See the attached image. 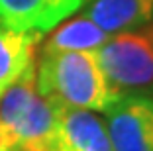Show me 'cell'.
Here are the masks:
<instances>
[{"label":"cell","mask_w":153,"mask_h":151,"mask_svg":"<svg viewBox=\"0 0 153 151\" xmlns=\"http://www.w3.org/2000/svg\"><path fill=\"white\" fill-rule=\"evenodd\" d=\"M37 92L59 106L106 112L120 94L108 85L94 51L41 53Z\"/></svg>","instance_id":"cell-1"},{"label":"cell","mask_w":153,"mask_h":151,"mask_svg":"<svg viewBox=\"0 0 153 151\" xmlns=\"http://www.w3.org/2000/svg\"><path fill=\"white\" fill-rule=\"evenodd\" d=\"M0 122L12 151H53L57 104L37 92L36 61L0 96Z\"/></svg>","instance_id":"cell-2"},{"label":"cell","mask_w":153,"mask_h":151,"mask_svg":"<svg viewBox=\"0 0 153 151\" xmlns=\"http://www.w3.org/2000/svg\"><path fill=\"white\" fill-rule=\"evenodd\" d=\"M94 53L108 85L120 96L153 85V28L112 33Z\"/></svg>","instance_id":"cell-3"},{"label":"cell","mask_w":153,"mask_h":151,"mask_svg":"<svg viewBox=\"0 0 153 151\" xmlns=\"http://www.w3.org/2000/svg\"><path fill=\"white\" fill-rule=\"evenodd\" d=\"M114 151H153V98L124 94L106 110Z\"/></svg>","instance_id":"cell-4"},{"label":"cell","mask_w":153,"mask_h":151,"mask_svg":"<svg viewBox=\"0 0 153 151\" xmlns=\"http://www.w3.org/2000/svg\"><path fill=\"white\" fill-rule=\"evenodd\" d=\"M53 151H114L106 122L85 108L57 104Z\"/></svg>","instance_id":"cell-5"},{"label":"cell","mask_w":153,"mask_h":151,"mask_svg":"<svg viewBox=\"0 0 153 151\" xmlns=\"http://www.w3.org/2000/svg\"><path fill=\"white\" fill-rule=\"evenodd\" d=\"M86 0H0V24L20 31H47Z\"/></svg>","instance_id":"cell-6"},{"label":"cell","mask_w":153,"mask_h":151,"mask_svg":"<svg viewBox=\"0 0 153 151\" xmlns=\"http://www.w3.org/2000/svg\"><path fill=\"white\" fill-rule=\"evenodd\" d=\"M85 14L112 36L149 26L153 22V0H92Z\"/></svg>","instance_id":"cell-7"},{"label":"cell","mask_w":153,"mask_h":151,"mask_svg":"<svg viewBox=\"0 0 153 151\" xmlns=\"http://www.w3.org/2000/svg\"><path fill=\"white\" fill-rule=\"evenodd\" d=\"M41 31H20L0 24V96L36 61Z\"/></svg>","instance_id":"cell-8"},{"label":"cell","mask_w":153,"mask_h":151,"mask_svg":"<svg viewBox=\"0 0 153 151\" xmlns=\"http://www.w3.org/2000/svg\"><path fill=\"white\" fill-rule=\"evenodd\" d=\"M110 33L96 26L92 20L81 14L76 18L65 22L47 37L41 53H63V51H96Z\"/></svg>","instance_id":"cell-9"},{"label":"cell","mask_w":153,"mask_h":151,"mask_svg":"<svg viewBox=\"0 0 153 151\" xmlns=\"http://www.w3.org/2000/svg\"><path fill=\"white\" fill-rule=\"evenodd\" d=\"M0 151H12V145H10V139L4 132V126L0 122Z\"/></svg>","instance_id":"cell-10"}]
</instances>
